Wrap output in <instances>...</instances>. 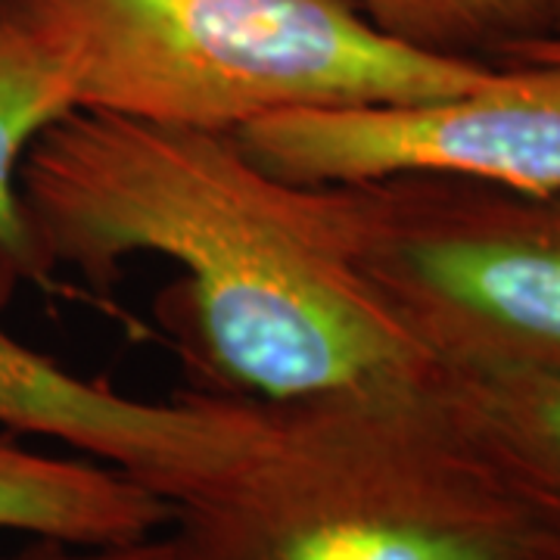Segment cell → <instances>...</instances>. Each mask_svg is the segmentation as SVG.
<instances>
[{"label": "cell", "instance_id": "cell-1", "mask_svg": "<svg viewBox=\"0 0 560 560\" xmlns=\"http://www.w3.org/2000/svg\"><path fill=\"white\" fill-rule=\"evenodd\" d=\"M20 200L47 275L180 265L168 308L197 389L290 401L436 368L352 265L327 190L275 175L237 135L72 109L28 147Z\"/></svg>", "mask_w": 560, "mask_h": 560}, {"label": "cell", "instance_id": "cell-2", "mask_svg": "<svg viewBox=\"0 0 560 560\" xmlns=\"http://www.w3.org/2000/svg\"><path fill=\"white\" fill-rule=\"evenodd\" d=\"M253 455L175 508L178 560H514L551 526L436 383L265 401Z\"/></svg>", "mask_w": 560, "mask_h": 560}, {"label": "cell", "instance_id": "cell-3", "mask_svg": "<svg viewBox=\"0 0 560 560\" xmlns=\"http://www.w3.org/2000/svg\"><path fill=\"white\" fill-rule=\"evenodd\" d=\"M75 109L237 135L283 113L458 97L499 66L381 35L346 0H0Z\"/></svg>", "mask_w": 560, "mask_h": 560}, {"label": "cell", "instance_id": "cell-4", "mask_svg": "<svg viewBox=\"0 0 560 560\" xmlns=\"http://www.w3.org/2000/svg\"><path fill=\"white\" fill-rule=\"evenodd\" d=\"M324 190L364 283L436 364L560 374V190L420 172Z\"/></svg>", "mask_w": 560, "mask_h": 560}, {"label": "cell", "instance_id": "cell-5", "mask_svg": "<svg viewBox=\"0 0 560 560\" xmlns=\"http://www.w3.org/2000/svg\"><path fill=\"white\" fill-rule=\"evenodd\" d=\"M237 138L308 187L420 172L560 190V62L499 66L489 84L442 101L283 113Z\"/></svg>", "mask_w": 560, "mask_h": 560}, {"label": "cell", "instance_id": "cell-6", "mask_svg": "<svg viewBox=\"0 0 560 560\" xmlns=\"http://www.w3.org/2000/svg\"><path fill=\"white\" fill-rule=\"evenodd\" d=\"M25 278L0 246V427L69 445L156 492L172 508L200 499L253 455L268 427L265 401L190 389L153 401L84 381L16 340L7 308Z\"/></svg>", "mask_w": 560, "mask_h": 560}, {"label": "cell", "instance_id": "cell-7", "mask_svg": "<svg viewBox=\"0 0 560 560\" xmlns=\"http://www.w3.org/2000/svg\"><path fill=\"white\" fill-rule=\"evenodd\" d=\"M175 508L116 467L40 455L0 433V529L69 545L160 536Z\"/></svg>", "mask_w": 560, "mask_h": 560}, {"label": "cell", "instance_id": "cell-8", "mask_svg": "<svg viewBox=\"0 0 560 560\" xmlns=\"http://www.w3.org/2000/svg\"><path fill=\"white\" fill-rule=\"evenodd\" d=\"M436 383L501 470L560 517V374L436 364Z\"/></svg>", "mask_w": 560, "mask_h": 560}, {"label": "cell", "instance_id": "cell-9", "mask_svg": "<svg viewBox=\"0 0 560 560\" xmlns=\"http://www.w3.org/2000/svg\"><path fill=\"white\" fill-rule=\"evenodd\" d=\"M72 109L60 62L16 16L0 10V246L28 280H44L47 268L22 215L20 165L40 131Z\"/></svg>", "mask_w": 560, "mask_h": 560}, {"label": "cell", "instance_id": "cell-10", "mask_svg": "<svg viewBox=\"0 0 560 560\" xmlns=\"http://www.w3.org/2000/svg\"><path fill=\"white\" fill-rule=\"evenodd\" d=\"M386 38L455 60L499 62L551 32L548 0H346Z\"/></svg>", "mask_w": 560, "mask_h": 560}, {"label": "cell", "instance_id": "cell-11", "mask_svg": "<svg viewBox=\"0 0 560 560\" xmlns=\"http://www.w3.org/2000/svg\"><path fill=\"white\" fill-rule=\"evenodd\" d=\"M0 560H178V555L168 533H160L150 539L119 541V545H69V541L35 539L13 555L0 551Z\"/></svg>", "mask_w": 560, "mask_h": 560}, {"label": "cell", "instance_id": "cell-12", "mask_svg": "<svg viewBox=\"0 0 560 560\" xmlns=\"http://www.w3.org/2000/svg\"><path fill=\"white\" fill-rule=\"evenodd\" d=\"M517 62H560V35H541L508 47L495 66H517Z\"/></svg>", "mask_w": 560, "mask_h": 560}, {"label": "cell", "instance_id": "cell-13", "mask_svg": "<svg viewBox=\"0 0 560 560\" xmlns=\"http://www.w3.org/2000/svg\"><path fill=\"white\" fill-rule=\"evenodd\" d=\"M514 560H560V521L545 526Z\"/></svg>", "mask_w": 560, "mask_h": 560}, {"label": "cell", "instance_id": "cell-14", "mask_svg": "<svg viewBox=\"0 0 560 560\" xmlns=\"http://www.w3.org/2000/svg\"><path fill=\"white\" fill-rule=\"evenodd\" d=\"M551 7V32L548 35H560V0H548Z\"/></svg>", "mask_w": 560, "mask_h": 560}]
</instances>
